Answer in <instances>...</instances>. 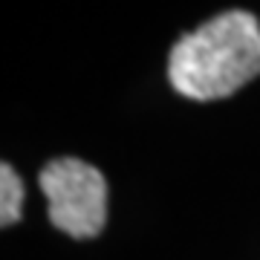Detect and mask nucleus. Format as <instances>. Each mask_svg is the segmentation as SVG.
<instances>
[{
	"mask_svg": "<svg viewBox=\"0 0 260 260\" xmlns=\"http://www.w3.org/2000/svg\"><path fill=\"white\" fill-rule=\"evenodd\" d=\"M20 208H23V182L18 171L9 162H3L0 165V225L9 229L18 223Z\"/></svg>",
	"mask_w": 260,
	"mask_h": 260,
	"instance_id": "nucleus-3",
	"label": "nucleus"
},
{
	"mask_svg": "<svg viewBox=\"0 0 260 260\" xmlns=\"http://www.w3.org/2000/svg\"><path fill=\"white\" fill-rule=\"evenodd\" d=\"M260 75V20L232 9L182 35L168 55L171 87L194 102L237 93Z\"/></svg>",
	"mask_w": 260,
	"mask_h": 260,
	"instance_id": "nucleus-1",
	"label": "nucleus"
},
{
	"mask_svg": "<svg viewBox=\"0 0 260 260\" xmlns=\"http://www.w3.org/2000/svg\"><path fill=\"white\" fill-rule=\"evenodd\" d=\"M41 191L49 203V220L75 240H90L107 225V179L81 159L61 156L41 171Z\"/></svg>",
	"mask_w": 260,
	"mask_h": 260,
	"instance_id": "nucleus-2",
	"label": "nucleus"
}]
</instances>
